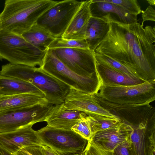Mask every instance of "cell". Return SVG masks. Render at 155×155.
I'll return each mask as SVG.
<instances>
[{
  "label": "cell",
  "mask_w": 155,
  "mask_h": 155,
  "mask_svg": "<svg viewBox=\"0 0 155 155\" xmlns=\"http://www.w3.org/2000/svg\"><path fill=\"white\" fill-rule=\"evenodd\" d=\"M31 94L45 97L44 94L28 82L20 79L0 75V95Z\"/></svg>",
  "instance_id": "cell-20"
},
{
  "label": "cell",
  "mask_w": 155,
  "mask_h": 155,
  "mask_svg": "<svg viewBox=\"0 0 155 155\" xmlns=\"http://www.w3.org/2000/svg\"><path fill=\"white\" fill-rule=\"evenodd\" d=\"M109 28V22L107 18H90L85 35V39L89 49L94 51L97 46L107 35Z\"/></svg>",
  "instance_id": "cell-22"
},
{
  "label": "cell",
  "mask_w": 155,
  "mask_h": 155,
  "mask_svg": "<svg viewBox=\"0 0 155 155\" xmlns=\"http://www.w3.org/2000/svg\"><path fill=\"white\" fill-rule=\"evenodd\" d=\"M15 154V155H31L23 149L20 150Z\"/></svg>",
  "instance_id": "cell-33"
},
{
  "label": "cell",
  "mask_w": 155,
  "mask_h": 155,
  "mask_svg": "<svg viewBox=\"0 0 155 155\" xmlns=\"http://www.w3.org/2000/svg\"><path fill=\"white\" fill-rule=\"evenodd\" d=\"M31 125L9 132L0 134V144L10 152L15 154L21 150L31 146L44 145L36 131Z\"/></svg>",
  "instance_id": "cell-14"
},
{
  "label": "cell",
  "mask_w": 155,
  "mask_h": 155,
  "mask_svg": "<svg viewBox=\"0 0 155 155\" xmlns=\"http://www.w3.org/2000/svg\"><path fill=\"white\" fill-rule=\"evenodd\" d=\"M80 155H90L86 148Z\"/></svg>",
  "instance_id": "cell-36"
},
{
  "label": "cell",
  "mask_w": 155,
  "mask_h": 155,
  "mask_svg": "<svg viewBox=\"0 0 155 155\" xmlns=\"http://www.w3.org/2000/svg\"><path fill=\"white\" fill-rule=\"evenodd\" d=\"M47 50L41 51L22 35L0 30V59L6 60L13 64L39 67Z\"/></svg>",
  "instance_id": "cell-4"
},
{
  "label": "cell",
  "mask_w": 155,
  "mask_h": 155,
  "mask_svg": "<svg viewBox=\"0 0 155 155\" xmlns=\"http://www.w3.org/2000/svg\"><path fill=\"white\" fill-rule=\"evenodd\" d=\"M94 94L104 100L118 104H150L155 100V80L132 85H101L97 92Z\"/></svg>",
  "instance_id": "cell-5"
},
{
  "label": "cell",
  "mask_w": 155,
  "mask_h": 155,
  "mask_svg": "<svg viewBox=\"0 0 155 155\" xmlns=\"http://www.w3.org/2000/svg\"><path fill=\"white\" fill-rule=\"evenodd\" d=\"M41 150L44 155H60L48 147L43 145L40 147Z\"/></svg>",
  "instance_id": "cell-32"
},
{
  "label": "cell",
  "mask_w": 155,
  "mask_h": 155,
  "mask_svg": "<svg viewBox=\"0 0 155 155\" xmlns=\"http://www.w3.org/2000/svg\"><path fill=\"white\" fill-rule=\"evenodd\" d=\"M83 1L75 0L58 1L41 15L35 24L54 38H61Z\"/></svg>",
  "instance_id": "cell-9"
},
{
  "label": "cell",
  "mask_w": 155,
  "mask_h": 155,
  "mask_svg": "<svg viewBox=\"0 0 155 155\" xmlns=\"http://www.w3.org/2000/svg\"><path fill=\"white\" fill-rule=\"evenodd\" d=\"M54 105L49 103L0 110V134L14 131L45 121Z\"/></svg>",
  "instance_id": "cell-8"
},
{
  "label": "cell",
  "mask_w": 155,
  "mask_h": 155,
  "mask_svg": "<svg viewBox=\"0 0 155 155\" xmlns=\"http://www.w3.org/2000/svg\"><path fill=\"white\" fill-rule=\"evenodd\" d=\"M36 131L43 145L60 155H80L88 141L71 129H58L47 125Z\"/></svg>",
  "instance_id": "cell-7"
},
{
  "label": "cell",
  "mask_w": 155,
  "mask_h": 155,
  "mask_svg": "<svg viewBox=\"0 0 155 155\" xmlns=\"http://www.w3.org/2000/svg\"><path fill=\"white\" fill-rule=\"evenodd\" d=\"M93 94L102 107L121 121L132 126L148 120H155V108L149 103L118 104L104 100Z\"/></svg>",
  "instance_id": "cell-11"
},
{
  "label": "cell",
  "mask_w": 155,
  "mask_h": 155,
  "mask_svg": "<svg viewBox=\"0 0 155 155\" xmlns=\"http://www.w3.org/2000/svg\"><path fill=\"white\" fill-rule=\"evenodd\" d=\"M49 103L45 97L31 94L0 96V110Z\"/></svg>",
  "instance_id": "cell-21"
},
{
  "label": "cell",
  "mask_w": 155,
  "mask_h": 155,
  "mask_svg": "<svg viewBox=\"0 0 155 155\" xmlns=\"http://www.w3.org/2000/svg\"><path fill=\"white\" fill-rule=\"evenodd\" d=\"M109 30L95 53L104 54L136 71L145 81L155 80V28L138 22L109 21Z\"/></svg>",
  "instance_id": "cell-1"
},
{
  "label": "cell",
  "mask_w": 155,
  "mask_h": 155,
  "mask_svg": "<svg viewBox=\"0 0 155 155\" xmlns=\"http://www.w3.org/2000/svg\"><path fill=\"white\" fill-rule=\"evenodd\" d=\"M71 129L88 141L90 140L93 135L90 124L87 117L74 125Z\"/></svg>",
  "instance_id": "cell-28"
},
{
  "label": "cell",
  "mask_w": 155,
  "mask_h": 155,
  "mask_svg": "<svg viewBox=\"0 0 155 155\" xmlns=\"http://www.w3.org/2000/svg\"><path fill=\"white\" fill-rule=\"evenodd\" d=\"M0 155H4L0 146Z\"/></svg>",
  "instance_id": "cell-37"
},
{
  "label": "cell",
  "mask_w": 155,
  "mask_h": 155,
  "mask_svg": "<svg viewBox=\"0 0 155 155\" xmlns=\"http://www.w3.org/2000/svg\"><path fill=\"white\" fill-rule=\"evenodd\" d=\"M155 121L133 126L128 147L130 155H155Z\"/></svg>",
  "instance_id": "cell-12"
},
{
  "label": "cell",
  "mask_w": 155,
  "mask_h": 155,
  "mask_svg": "<svg viewBox=\"0 0 155 155\" xmlns=\"http://www.w3.org/2000/svg\"><path fill=\"white\" fill-rule=\"evenodd\" d=\"M0 146L4 155H15V154H13L8 151L0 144Z\"/></svg>",
  "instance_id": "cell-34"
},
{
  "label": "cell",
  "mask_w": 155,
  "mask_h": 155,
  "mask_svg": "<svg viewBox=\"0 0 155 155\" xmlns=\"http://www.w3.org/2000/svg\"><path fill=\"white\" fill-rule=\"evenodd\" d=\"M92 0L83 1L73 16L61 38L74 40L85 39L88 22L91 17L89 6Z\"/></svg>",
  "instance_id": "cell-18"
},
{
  "label": "cell",
  "mask_w": 155,
  "mask_h": 155,
  "mask_svg": "<svg viewBox=\"0 0 155 155\" xmlns=\"http://www.w3.org/2000/svg\"><path fill=\"white\" fill-rule=\"evenodd\" d=\"M87 116L83 112L67 109L63 103L54 105L45 121L46 122L47 126L57 128L69 130Z\"/></svg>",
  "instance_id": "cell-17"
},
{
  "label": "cell",
  "mask_w": 155,
  "mask_h": 155,
  "mask_svg": "<svg viewBox=\"0 0 155 155\" xmlns=\"http://www.w3.org/2000/svg\"><path fill=\"white\" fill-rule=\"evenodd\" d=\"M90 155H116L115 152L107 149L91 140L86 147Z\"/></svg>",
  "instance_id": "cell-29"
},
{
  "label": "cell",
  "mask_w": 155,
  "mask_h": 155,
  "mask_svg": "<svg viewBox=\"0 0 155 155\" xmlns=\"http://www.w3.org/2000/svg\"><path fill=\"white\" fill-rule=\"evenodd\" d=\"M133 130L132 126L121 121L112 127L93 134L91 140L114 151L118 146L129 140Z\"/></svg>",
  "instance_id": "cell-16"
},
{
  "label": "cell",
  "mask_w": 155,
  "mask_h": 155,
  "mask_svg": "<svg viewBox=\"0 0 155 155\" xmlns=\"http://www.w3.org/2000/svg\"><path fill=\"white\" fill-rule=\"evenodd\" d=\"M94 54L96 60L103 62L114 69L129 76L142 79L136 71L129 67L104 54Z\"/></svg>",
  "instance_id": "cell-25"
},
{
  "label": "cell",
  "mask_w": 155,
  "mask_h": 155,
  "mask_svg": "<svg viewBox=\"0 0 155 155\" xmlns=\"http://www.w3.org/2000/svg\"><path fill=\"white\" fill-rule=\"evenodd\" d=\"M51 49L63 64L77 74L86 77L96 74L94 52L89 48H61Z\"/></svg>",
  "instance_id": "cell-10"
},
{
  "label": "cell",
  "mask_w": 155,
  "mask_h": 155,
  "mask_svg": "<svg viewBox=\"0 0 155 155\" xmlns=\"http://www.w3.org/2000/svg\"></svg>",
  "instance_id": "cell-38"
},
{
  "label": "cell",
  "mask_w": 155,
  "mask_h": 155,
  "mask_svg": "<svg viewBox=\"0 0 155 155\" xmlns=\"http://www.w3.org/2000/svg\"><path fill=\"white\" fill-rule=\"evenodd\" d=\"M104 2L112 3L121 6L130 14L137 15L143 11L141 9L138 2L136 0H102Z\"/></svg>",
  "instance_id": "cell-27"
},
{
  "label": "cell",
  "mask_w": 155,
  "mask_h": 155,
  "mask_svg": "<svg viewBox=\"0 0 155 155\" xmlns=\"http://www.w3.org/2000/svg\"><path fill=\"white\" fill-rule=\"evenodd\" d=\"M61 48H88V46L85 39L74 40L61 38H56L48 47L50 49Z\"/></svg>",
  "instance_id": "cell-26"
},
{
  "label": "cell",
  "mask_w": 155,
  "mask_h": 155,
  "mask_svg": "<svg viewBox=\"0 0 155 155\" xmlns=\"http://www.w3.org/2000/svg\"><path fill=\"white\" fill-rule=\"evenodd\" d=\"M89 8L91 17L106 18L108 21L126 24L138 22L137 15L130 14L119 5L112 3L104 2L102 0H92Z\"/></svg>",
  "instance_id": "cell-15"
},
{
  "label": "cell",
  "mask_w": 155,
  "mask_h": 155,
  "mask_svg": "<svg viewBox=\"0 0 155 155\" xmlns=\"http://www.w3.org/2000/svg\"><path fill=\"white\" fill-rule=\"evenodd\" d=\"M58 1L51 0H6L0 13V30L22 35L39 17Z\"/></svg>",
  "instance_id": "cell-2"
},
{
  "label": "cell",
  "mask_w": 155,
  "mask_h": 155,
  "mask_svg": "<svg viewBox=\"0 0 155 155\" xmlns=\"http://www.w3.org/2000/svg\"><path fill=\"white\" fill-rule=\"evenodd\" d=\"M129 146V140L117 147L114 150L116 155H130L128 147Z\"/></svg>",
  "instance_id": "cell-31"
},
{
  "label": "cell",
  "mask_w": 155,
  "mask_h": 155,
  "mask_svg": "<svg viewBox=\"0 0 155 155\" xmlns=\"http://www.w3.org/2000/svg\"><path fill=\"white\" fill-rule=\"evenodd\" d=\"M0 75L17 78L30 83L42 92L48 102L53 105L64 103L71 88L39 67L9 63L2 66Z\"/></svg>",
  "instance_id": "cell-3"
},
{
  "label": "cell",
  "mask_w": 155,
  "mask_h": 155,
  "mask_svg": "<svg viewBox=\"0 0 155 155\" xmlns=\"http://www.w3.org/2000/svg\"><path fill=\"white\" fill-rule=\"evenodd\" d=\"M147 1L150 5L153 6L155 5V1L154 0H147Z\"/></svg>",
  "instance_id": "cell-35"
},
{
  "label": "cell",
  "mask_w": 155,
  "mask_h": 155,
  "mask_svg": "<svg viewBox=\"0 0 155 155\" xmlns=\"http://www.w3.org/2000/svg\"><path fill=\"white\" fill-rule=\"evenodd\" d=\"M22 36L28 42L42 51H47L50 45L56 38L36 24Z\"/></svg>",
  "instance_id": "cell-23"
},
{
  "label": "cell",
  "mask_w": 155,
  "mask_h": 155,
  "mask_svg": "<svg viewBox=\"0 0 155 155\" xmlns=\"http://www.w3.org/2000/svg\"></svg>",
  "instance_id": "cell-39"
},
{
  "label": "cell",
  "mask_w": 155,
  "mask_h": 155,
  "mask_svg": "<svg viewBox=\"0 0 155 155\" xmlns=\"http://www.w3.org/2000/svg\"><path fill=\"white\" fill-rule=\"evenodd\" d=\"M88 120L93 134L112 127L121 121L119 119H115L98 115H88Z\"/></svg>",
  "instance_id": "cell-24"
},
{
  "label": "cell",
  "mask_w": 155,
  "mask_h": 155,
  "mask_svg": "<svg viewBox=\"0 0 155 155\" xmlns=\"http://www.w3.org/2000/svg\"><path fill=\"white\" fill-rule=\"evenodd\" d=\"M143 21L141 24L143 25L144 22L146 21H155V10L151 6H148L145 11H143L142 14Z\"/></svg>",
  "instance_id": "cell-30"
},
{
  "label": "cell",
  "mask_w": 155,
  "mask_h": 155,
  "mask_svg": "<svg viewBox=\"0 0 155 155\" xmlns=\"http://www.w3.org/2000/svg\"><path fill=\"white\" fill-rule=\"evenodd\" d=\"M64 103L67 109L81 111L87 115H98L120 119L98 103L93 94H86L72 88L70 89Z\"/></svg>",
  "instance_id": "cell-13"
},
{
  "label": "cell",
  "mask_w": 155,
  "mask_h": 155,
  "mask_svg": "<svg viewBox=\"0 0 155 155\" xmlns=\"http://www.w3.org/2000/svg\"><path fill=\"white\" fill-rule=\"evenodd\" d=\"M95 65L96 73L100 85L105 84L132 85L146 81L129 76L101 61L95 60Z\"/></svg>",
  "instance_id": "cell-19"
},
{
  "label": "cell",
  "mask_w": 155,
  "mask_h": 155,
  "mask_svg": "<svg viewBox=\"0 0 155 155\" xmlns=\"http://www.w3.org/2000/svg\"><path fill=\"white\" fill-rule=\"evenodd\" d=\"M39 67L71 88L86 94L96 93L100 86L97 74L90 77L77 74L63 64L51 49H48L43 62Z\"/></svg>",
  "instance_id": "cell-6"
}]
</instances>
